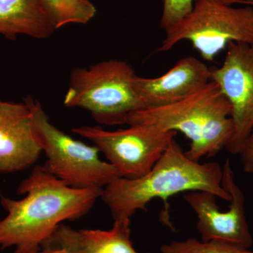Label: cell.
I'll list each match as a JSON object with an SVG mask.
<instances>
[{
    "mask_svg": "<svg viewBox=\"0 0 253 253\" xmlns=\"http://www.w3.org/2000/svg\"><path fill=\"white\" fill-rule=\"evenodd\" d=\"M103 189H76L37 166L18 186L19 201L0 196L7 215L0 221V249L13 253H39L42 245L66 220L84 217L101 198Z\"/></svg>",
    "mask_w": 253,
    "mask_h": 253,
    "instance_id": "obj_1",
    "label": "cell"
},
{
    "mask_svg": "<svg viewBox=\"0 0 253 253\" xmlns=\"http://www.w3.org/2000/svg\"><path fill=\"white\" fill-rule=\"evenodd\" d=\"M221 179L219 164L193 161L174 139L147 174L134 179L116 178L103 189L101 198L114 219L130 218L136 211H146L152 200L166 201L188 191H206L230 201Z\"/></svg>",
    "mask_w": 253,
    "mask_h": 253,
    "instance_id": "obj_2",
    "label": "cell"
},
{
    "mask_svg": "<svg viewBox=\"0 0 253 253\" xmlns=\"http://www.w3.org/2000/svg\"><path fill=\"white\" fill-rule=\"evenodd\" d=\"M231 107L219 86L211 81L199 91L174 104L131 113L126 124L151 125L181 131L190 141L186 156L195 161L219 154L234 131Z\"/></svg>",
    "mask_w": 253,
    "mask_h": 253,
    "instance_id": "obj_3",
    "label": "cell"
},
{
    "mask_svg": "<svg viewBox=\"0 0 253 253\" xmlns=\"http://www.w3.org/2000/svg\"><path fill=\"white\" fill-rule=\"evenodd\" d=\"M135 76L131 66L119 60L74 68L63 103L66 107L86 110L99 124H126L131 113L143 109L133 86Z\"/></svg>",
    "mask_w": 253,
    "mask_h": 253,
    "instance_id": "obj_4",
    "label": "cell"
},
{
    "mask_svg": "<svg viewBox=\"0 0 253 253\" xmlns=\"http://www.w3.org/2000/svg\"><path fill=\"white\" fill-rule=\"evenodd\" d=\"M31 110L33 129L47 159L44 168L65 184L76 189H104L119 173L100 158L99 149L60 130L49 121L40 101L25 99Z\"/></svg>",
    "mask_w": 253,
    "mask_h": 253,
    "instance_id": "obj_5",
    "label": "cell"
},
{
    "mask_svg": "<svg viewBox=\"0 0 253 253\" xmlns=\"http://www.w3.org/2000/svg\"><path fill=\"white\" fill-rule=\"evenodd\" d=\"M166 32L158 52L189 41L206 61L214 62L231 42L253 43V7H234L221 0H197L186 17Z\"/></svg>",
    "mask_w": 253,
    "mask_h": 253,
    "instance_id": "obj_6",
    "label": "cell"
},
{
    "mask_svg": "<svg viewBox=\"0 0 253 253\" xmlns=\"http://www.w3.org/2000/svg\"><path fill=\"white\" fill-rule=\"evenodd\" d=\"M126 129L105 130L82 126L73 132L89 139L99 149L121 177L134 179L152 169L177 134L151 125H130Z\"/></svg>",
    "mask_w": 253,
    "mask_h": 253,
    "instance_id": "obj_7",
    "label": "cell"
},
{
    "mask_svg": "<svg viewBox=\"0 0 253 253\" xmlns=\"http://www.w3.org/2000/svg\"><path fill=\"white\" fill-rule=\"evenodd\" d=\"M221 185L231 196L230 205L221 211L217 196L206 191H194L184 196V201L196 213V229L202 241H216L250 249L253 239L245 211V196L234 180L230 161L222 168Z\"/></svg>",
    "mask_w": 253,
    "mask_h": 253,
    "instance_id": "obj_8",
    "label": "cell"
},
{
    "mask_svg": "<svg viewBox=\"0 0 253 253\" xmlns=\"http://www.w3.org/2000/svg\"><path fill=\"white\" fill-rule=\"evenodd\" d=\"M219 68H211V81L219 86L231 107L234 131L225 149L240 150L253 130V43L231 42Z\"/></svg>",
    "mask_w": 253,
    "mask_h": 253,
    "instance_id": "obj_9",
    "label": "cell"
},
{
    "mask_svg": "<svg viewBox=\"0 0 253 253\" xmlns=\"http://www.w3.org/2000/svg\"><path fill=\"white\" fill-rule=\"evenodd\" d=\"M42 152L28 105L0 100V174L31 167Z\"/></svg>",
    "mask_w": 253,
    "mask_h": 253,
    "instance_id": "obj_10",
    "label": "cell"
},
{
    "mask_svg": "<svg viewBox=\"0 0 253 253\" xmlns=\"http://www.w3.org/2000/svg\"><path fill=\"white\" fill-rule=\"evenodd\" d=\"M211 81V69L194 56H186L160 77L134 76L133 86L143 109L174 104L186 99Z\"/></svg>",
    "mask_w": 253,
    "mask_h": 253,
    "instance_id": "obj_11",
    "label": "cell"
},
{
    "mask_svg": "<svg viewBox=\"0 0 253 253\" xmlns=\"http://www.w3.org/2000/svg\"><path fill=\"white\" fill-rule=\"evenodd\" d=\"M129 217L115 219L112 229L76 230L61 224L39 253H138L131 241Z\"/></svg>",
    "mask_w": 253,
    "mask_h": 253,
    "instance_id": "obj_12",
    "label": "cell"
},
{
    "mask_svg": "<svg viewBox=\"0 0 253 253\" xmlns=\"http://www.w3.org/2000/svg\"><path fill=\"white\" fill-rule=\"evenodd\" d=\"M56 30L42 0H0V34L6 39L18 35L46 39Z\"/></svg>",
    "mask_w": 253,
    "mask_h": 253,
    "instance_id": "obj_13",
    "label": "cell"
},
{
    "mask_svg": "<svg viewBox=\"0 0 253 253\" xmlns=\"http://www.w3.org/2000/svg\"><path fill=\"white\" fill-rule=\"evenodd\" d=\"M56 29L68 24H86L94 17L96 9L89 0H42Z\"/></svg>",
    "mask_w": 253,
    "mask_h": 253,
    "instance_id": "obj_14",
    "label": "cell"
},
{
    "mask_svg": "<svg viewBox=\"0 0 253 253\" xmlns=\"http://www.w3.org/2000/svg\"><path fill=\"white\" fill-rule=\"evenodd\" d=\"M161 253H253L250 249L216 241H199L189 238L161 246Z\"/></svg>",
    "mask_w": 253,
    "mask_h": 253,
    "instance_id": "obj_15",
    "label": "cell"
},
{
    "mask_svg": "<svg viewBox=\"0 0 253 253\" xmlns=\"http://www.w3.org/2000/svg\"><path fill=\"white\" fill-rule=\"evenodd\" d=\"M197 0H163L161 27L167 31L186 17L194 8Z\"/></svg>",
    "mask_w": 253,
    "mask_h": 253,
    "instance_id": "obj_16",
    "label": "cell"
},
{
    "mask_svg": "<svg viewBox=\"0 0 253 253\" xmlns=\"http://www.w3.org/2000/svg\"><path fill=\"white\" fill-rule=\"evenodd\" d=\"M238 155L241 158L243 170L248 174H253V130L245 141Z\"/></svg>",
    "mask_w": 253,
    "mask_h": 253,
    "instance_id": "obj_17",
    "label": "cell"
},
{
    "mask_svg": "<svg viewBox=\"0 0 253 253\" xmlns=\"http://www.w3.org/2000/svg\"><path fill=\"white\" fill-rule=\"evenodd\" d=\"M227 4H242L253 7V0H221Z\"/></svg>",
    "mask_w": 253,
    "mask_h": 253,
    "instance_id": "obj_18",
    "label": "cell"
}]
</instances>
